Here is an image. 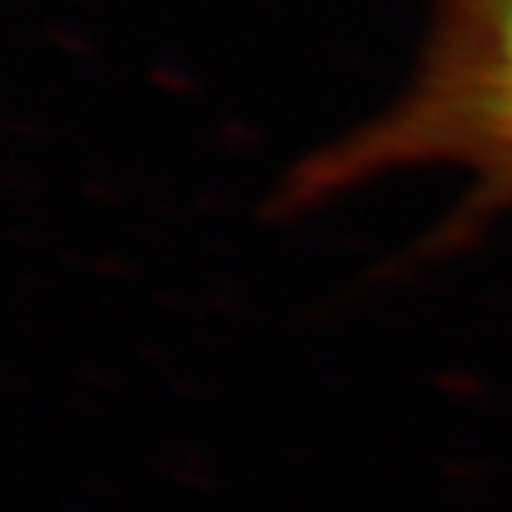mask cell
<instances>
[{"label": "cell", "instance_id": "cell-1", "mask_svg": "<svg viewBox=\"0 0 512 512\" xmlns=\"http://www.w3.org/2000/svg\"><path fill=\"white\" fill-rule=\"evenodd\" d=\"M456 170L463 197L433 247H463L512 213V0H429L403 87L286 170L276 213H303L386 173Z\"/></svg>", "mask_w": 512, "mask_h": 512}]
</instances>
